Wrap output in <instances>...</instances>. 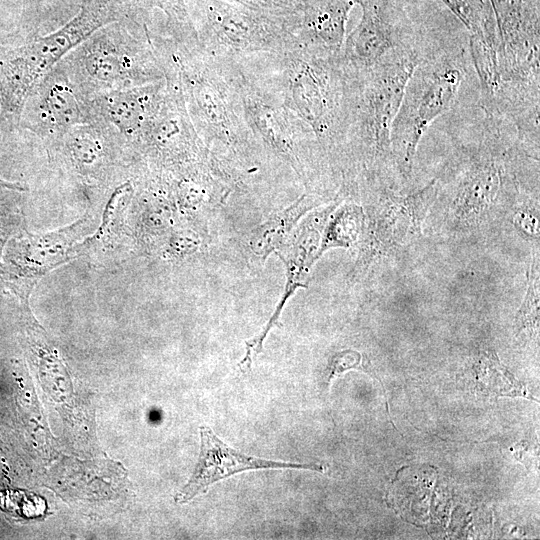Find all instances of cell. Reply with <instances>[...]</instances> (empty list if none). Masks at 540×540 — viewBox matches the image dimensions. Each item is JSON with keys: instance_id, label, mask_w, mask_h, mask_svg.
Masks as SVG:
<instances>
[{"instance_id": "obj_1", "label": "cell", "mask_w": 540, "mask_h": 540, "mask_svg": "<svg viewBox=\"0 0 540 540\" xmlns=\"http://www.w3.org/2000/svg\"><path fill=\"white\" fill-rule=\"evenodd\" d=\"M229 59L251 83L276 97L313 131L332 170H344L351 77L341 55L296 45Z\"/></svg>"}, {"instance_id": "obj_2", "label": "cell", "mask_w": 540, "mask_h": 540, "mask_svg": "<svg viewBox=\"0 0 540 540\" xmlns=\"http://www.w3.org/2000/svg\"><path fill=\"white\" fill-rule=\"evenodd\" d=\"M431 44V43H429ZM405 53L365 72L350 74V110L344 174L360 170L376 183L393 166L391 129L406 83L430 45Z\"/></svg>"}, {"instance_id": "obj_3", "label": "cell", "mask_w": 540, "mask_h": 540, "mask_svg": "<svg viewBox=\"0 0 540 540\" xmlns=\"http://www.w3.org/2000/svg\"><path fill=\"white\" fill-rule=\"evenodd\" d=\"M171 58L187 112L206 149L224 148L240 162L261 146L250 131L232 70L223 58L198 47L176 46Z\"/></svg>"}, {"instance_id": "obj_4", "label": "cell", "mask_w": 540, "mask_h": 540, "mask_svg": "<svg viewBox=\"0 0 540 540\" xmlns=\"http://www.w3.org/2000/svg\"><path fill=\"white\" fill-rule=\"evenodd\" d=\"M499 37V88L486 114L515 126L540 120L538 0H490Z\"/></svg>"}, {"instance_id": "obj_5", "label": "cell", "mask_w": 540, "mask_h": 540, "mask_svg": "<svg viewBox=\"0 0 540 540\" xmlns=\"http://www.w3.org/2000/svg\"><path fill=\"white\" fill-rule=\"evenodd\" d=\"M467 68L462 44L431 43L410 75L391 129L393 164L405 178L422 136L453 105Z\"/></svg>"}, {"instance_id": "obj_6", "label": "cell", "mask_w": 540, "mask_h": 540, "mask_svg": "<svg viewBox=\"0 0 540 540\" xmlns=\"http://www.w3.org/2000/svg\"><path fill=\"white\" fill-rule=\"evenodd\" d=\"M121 0H83L57 30L13 49L0 61V118L18 122L37 84L98 29L123 15Z\"/></svg>"}, {"instance_id": "obj_7", "label": "cell", "mask_w": 540, "mask_h": 540, "mask_svg": "<svg viewBox=\"0 0 540 540\" xmlns=\"http://www.w3.org/2000/svg\"><path fill=\"white\" fill-rule=\"evenodd\" d=\"M198 48L216 58L276 52L298 45L295 27L227 0H185Z\"/></svg>"}, {"instance_id": "obj_8", "label": "cell", "mask_w": 540, "mask_h": 540, "mask_svg": "<svg viewBox=\"0 0 540 540\" xmlns=\"http://www.w3.org/2000/svg\"><path fill=\"white\" fill-rule=\"evenodd\" d=\"M71 52L74 73L96 95L165 79L149 30L135 36L114 22L95 31Z\"/></svg>"}, {"instance_id": "obj_9", "label": "cell", "mask_w": 540, "mask_h": 540, "mask_svg": "<svg viewBox=\"0 0 540 540\" xmlns=\"http://www.w3.org/2000/svg\"><path fill=\"white\" fill-rule=\"evenodd\" d=\"M223 59L232 70L247 125L261 147L291 167L305 185L311 184L317 165L331 168L311 128L276 97L248 81L230 60Z\"/></svg>"}, {"instance_id": "obj_10", "label": "cell", "mask_w": 540, "mask_h": 540, "mask_svg": "<svg viewBox=\"0 0 540 540\" xmlns=\"http://www.w3.org/2000/svg\"><path fill=\"white\" fill-rule=\"evenodd\" d=\"M362 9L346 35L341 60L351 74L365 72L429 42L408 21L396 0H354Z\"/></svg>"}, {"instance_id": "obj_11", "label": "cell", "mask_w": 540, "mask_h": 540, "mask_svg": "<svg viewBox=\"0 0 540 540\" xmlns=\"http://www.w3.org/2000/svg\"><path fill=\"white\" fill-rule=\"evenodd\" d=\"M438 179L433 178L421 189L398 195L382 187L378 202L364 228L362 246L355 272L365 270L373 260L393 247L407 243L421 235V225L430 206L438 196Z\"/></svg>"}, {"instance_id": "obj_12", "label": "cell", "mask_w": 540, "mask_h": 540, "mask_svg": "<svg viewBox=\"0 0 540 540\" xmlns=\"http://www.w3.org/2000/svg\"><path fill=\"white\" fill-rule=\"evenodd\" d=\"M337 194L332 202L309 215L298 227L287 242H284L275 252L286 266V285L283 295L262 331L252 339L246 341V353L238 363L243 372L251 369L253 360L263 349V341L274 326H281L279 322L282 309L287 300L298 288L307 287L303 282L311 266L315 263V256L321 242V233L331 213L341 202Z\"/></svg>"}, {"instance_id": "obj_13", "label": "cell", "mask_w": 540, "mask_h": 540, "mask_svg": "<svg viewBox=\"0 0 540 540\" xmlns=\"http://www.w3.org/2000/svg\"><path fill=\"white\" fill-rule=\"evenodd\" d=\"M199 431L201 445L198 462L189 481L174 497L178 504L189 502L205 493L215 482L245 470L294 468L324 472L327 469L321 464L280 462L245 455L226 445L209 427L202 425Z\"/></svg>"}, {"instance_id": "obj_14", "label": "cell", "mask_w": 540, "mask_h": 540, "mask_svg": "<svg viewBox=\"0 0 540 540\" xmlns=\"http://www.w3.org/2000/svg\"><path fill=\"white\" fill-rule=\"evenodd\" d=\"M36 130L64 131L90 121L84 100L68 76L52 69L27 99L20 121Z\"/></svg>"}, {"instance_id": "obj_15", "label": "cell", "mask_w": 540, "mask_h": 540, "mask_svg": "<svg viewBox=\"0 0 540 540\" xmlns=\"http://www.w3.org/2000/svg\"><path fill=\"white\" fill-rule=\"evenodd\" d=\"M166 90L165 79L141 86L97 94L94 109L101 118L127 135L141 136Z\"/></svg>"}, {"instance_id": "obj_16", "label": "cell", "mask_w": 540, "mask_h": 540, "mask_svg": "<svg viewBox=\"0 0 540 540\" xmlns=\"http://www.w3.org/2000/svg\"><path fill=\"white\" fill-rule=\"evenodd\" d=\"M354 0H305L296 31L299 45L327 55H341Z\"/></svg>"}, {"instance_id": "obj_17", "label": "cell", "mask_w": 540, "mask_h": 540, "mask_svg": "<svg viewBox=\"0 0 540 540\" xmlns=\"http://www.w3.org/2000/svg\"><path fill=\"white\" fill-rule=\"evenodd\" d=\"M326 198L310 193H303L287 208L272 214L264 223L253 229L247 242L251 251L263 260L276 251L284 242L296 222L303 214L324 203Z\"/></svg>"}, {"instance_id": "obj_18", "label": "cell", "mask_w": 540, "mask_h": 540, "mask_svg": "<svg viewBox=\"0 0 540 540\" xmlns=\"http://www.w3.org/2000/svg\"><path fill=\"white\" fill-rule=\"evenodd\" d=\"M365 218L363 209L360 206L354 203L341 206L331 217L327 226L325 225L315 260L330 248H348L356 243L359 237H362Z\"/></svg>"}, {"instance_id": "obj_19", "label": "cell", "mask_w": 540, "mask_h": 540, "mask_svg": "<svg viewBox=\"0 0 540 540\" xmlns=\"http://www.w3.org/2000/svg\"><path fill=\"white\" fill-rule=\"evenodd\" d=\"M137 9L151 10L154 8L163 11L167 17L169 32L174 41L186 43L195 39V32L191 23L185 0H133Z\"/></svg>"}, {"instance_id": "obj_20", "label": "cell", "mask_w": 540, "mask_h": 540, "mask_svg": "<svg viewBox=\"0 0 540 540\" xmlns=\"http://www.w3.org/2000/svg\"><path fill=\"white\" fill-rule=\"evenodd\" d=\"M532 250V263L528 273L527 289L522 305L516 315L515 327L518 332L526 329L537 335L539 329V255Z\"/></svg>"}, {"instance_id": "obj_21", "label": "cell", "mask_w": 540, "mask_h": 540, "mask_svg": "<svg viewBox=\"0 0 540 540\" xmlns=\"http://www.w3.org/2000/svg\"><path fill=\"white\" fill-rule=\"evenodd\" d=\"M249 9L282 19L297 30L305 7V0H227Z\"/></svg>"}, {"instance_id": "obj_22", "label": "cell", "mask_w": 540, "mask_h": 540, "mask_svg": "<svg viewBox=\"0 0 540 540\" xmlns=\"http://www.w3.org/2000/svg\"><path fill=\"white\" fill-rule=\"evenodd\" d=\"M83 0H23V21L30 29H36L57 11L67 8V3H79Z\"/></svg>"}, {"instance_id": "obj_23", "label": "cell", "mask_w": 540, "mask_h": 540, "mask_svg": "<svg viewBox=\"0 0 540 540\" xmlns=\"http://www.w3.org/2000/svg\"><path fill=\"white\" fill-rule=\"evenodd\" d=\"M367 359L362 360L361 354L354 350H344L333 355L329 363V378L338 376L351 368H359L374 376ZM375 377V376H374Z\"/></svg>"}, {"instance_id": "obj_24", "label": "cell", "mask_w": 540, "mask_h": 540, "mask_svg": "<svg viewBox=\"0 0 540 540\" xmlns=\"http://www.w3.org/2000/svg\"><path fill=\"white\" fill-rule=\"evenodd\" d=\"M514 226L526 237L539 238V215L538 207L529 204L520 206L513 217Z\"/></svg>"}]
</instances>
